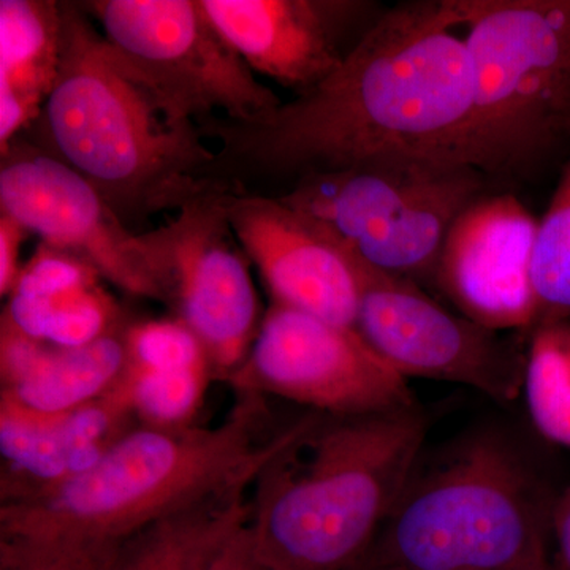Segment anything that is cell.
<instances>
[{
    "instance_id": "obj_1",
    "label": "cell",
    "mask_w": 570,
    "mask_h": 570,
    "mask_svg": "<svg viewBox=\"0 0 570 570\" xmlns=\"http://www.w3.org/2000/svg\"><path fill=\"white\" fill-rule=\"evenodd\" d=\"M463 22L464 0L387 7L316 88L249 121L198 127L217 145L204 178L257 194L266 184L291 190L313 176L396 157L471 164L474 77Z\"/></svg>"
},
{
    "instance_id": "obj_9",
    "label": "cell",
    "mask_w": 570,
    "mask_h": 570,
    "mask_svg": "<svg viewBox=\"0 0 570 570\" xmlns=\"http://www.w3.org/2000/svg\"><path fill=\"white\" fill-rule=\"evenodd\" d=\"M0 151L2 214L124 294L171 305L174 279L157 230L127 227L91 184L28 138L20 135Z\"/></svg>"
},
{
    "instance_id": "obj_24",
    "label": "cell",
    "mask_w": 570,
    "mask_h": 570,
    "mask_svg": "<svg viewBox=\"0 0 570 570\" xmlns=\"http://www.w3.org/2000/svg\"><path fill=\"white\" fill-rule=\"evenodd\" d=\"M116 546L0 540V570H105Z\"/></svg>"
},
{
    "instance_id": "obj_15",
    "label": "cell",
    "mask_w": 570,
    "mask_h": 570,
    "mask_svg": "<svg viewBox=\"0 0 570 570\" xmlns=\"http://www.w3.org/2000/svg\"><path fill=\"white\" fill-rule=\"evenodd\" d=\"M538 225L509 193L483 194L456 217L439 258L436 285L460 314L497 332L534 328L531 261Z\"/></svg>"
},
{
    "instance_id": "obj_3",
    "label": "cell",
    "mask_w": 570,
    "mask_h": 570,
    "mask_svg": "<svg viewBox=\"0 0 570 570\" xmlns=\"http://www.w3.org/2000/svg\"><path fill=\"white\" fill-rule=\"evenodd\" d=\"M58 80L21 137L82 176L127 227L200 194L214 149L124 70L80 2H61Z\"/></svg>"
},
{
    "instance_id": "obj_28",
    "label": "cell",
    "mask_w": 570,
    "mask_h": 570,
    "mask_svg": "<svg viewBox=\"0 0 570 570\" xmlns=\"http://www.w3.org/2000/svg\"><path fill=\"white\" fill-rule=\"evenodd\" d=\"M351 570H396V569L389 568V566L376 564V562L362 560L358 562V564L355 566V568H352Z\"/></svg>"
},
{
    "instance_id": "obj_6",
    "label": "cell",
    "mask_w": 570,
    "mask_h": 570,
    "mask_svg": "<svg viewBox=\"0 0 570 570\" xmlns=\"http://www.w3.org/2000/svg\"><path fill=\"white\" fill-rule=\"evenodd\" d=\"M474 77L466 157L528 179L570 138V0H464Z\"/></svg>"
},
{
    "instance_id": "obj_13",
    "label": "cell",
    "mask_w": 570,
    "mask_h": 570,
    "mask_svg": "<svg viewBox=\"0 0 570 570\" xmlns=\"http://www.w3.org/2000/svg\"><path fill=\"white\" fill-rule=\"evenodd\" d=\"M236 242L261 273L275 305L355 328L360 302L354 254L277 195L225 193Z\"/></svg>"
},
{
    "instance_id": "obj_7",
    "label": "cell",
    "mask_w": 570,
    "mask_h": 570,
    "mask_svg": "<svg viewBox=\"0 0 570 570\" xmlns=\"http://www.w3.org/2000/svg\"><path fill=\"white\" fill-rule=\"evenodd\" d=\"M489 181L464 160L396 157L303 179L277 197L318 220L371 268L436 284L450 228Z\"/></svg>"
},
{
    "instance_id": "obj_11",
    "label": "cell",
    "mask_w": 570,
    "mask_h": 570,
    "mask_svg": "<svg viewBox=\"0 0 570 570\" xmlns=\"http://www.w3.org/2000/svg\"><path fill=\"white\" fill-rule=\"evenodd\" d=\"M355 261L356 333L396 374L464 385L504 403L519 395L527 344L452 313L411 281Z\"/></svg>"
},
{
    "instance_id": "obj_21",
    "label": "cell",
    "mask_w": 570,
    "mask_h": 570,
    "mask_svg": "<svg viewBox=\"0 0 570 570\" xmlns=\"http://www.w3.org/2000/svg\"><path fill=\"white\" fill-rule=\"evenodd\" d=\"M242 487L156 521L112 549L105 570H205L253 517Z\"/></svg>"
},
{
    "instance_id": "obj_23",
    "label": "cell",
    "mask_w": 570,
    "mask_h": 570,
    "mask_svg": "<svg viewBox=\"0 0 570 570\" xmlns=\"http://www.w3.org/2000/svg\"><path fill=\"white\" fill-rule=\"evenodd\" d=\"M531 283L535 325L570 322V159L539 220Z\"/></svg>"
},
{
    "instance_id": "obj_22",
    "label": "cell",
    "mask_w": 570,
    "mask_h": 570,
    "mask_svg": "<svg viewBox=\"0 0 570 570\" xmlns=\"http://www.w3.org/2000/svg\"><path fill=\"white\" fill-rule=\"evenodd\" d=\"M521 392L535 430L570 449V322L535 325L528 333Z\"/></svg>"
},
{
    "instance_id": "obj_4",
    "label": "cell",
    "mask_w": 570,
    "mask_h": 570,
    "mask_svg": "<svg viewBox=\"0 0 570 570\" xmlns=\"http://www.w3.org/2000/svg\"><path fill=\"white\" fill-rule=\"evenodd\" d=\"M425 433L417 409L316 414L255 480V558L266 570L355 568L417 466Z\"/></svg>"
},
{
    "instance_id": "obj_14",
    "label": "cell",
    "mask_w": 570,
    "mask_h": 570,
    "mask_svg": "<svg viewBox=\"0 0 570 570\" xmlns=\"http://www.w3.org/2000/svg\"><path fill=\"white\" fill-rule=\"evenodd\" d=\"M254 73L299 94L335 73L382 9L371 0H202Z\"/></svg>"
},
{
    "instance_id": "obj_2",
    "label": "cell",
    "mask_w": 570,
    "mask_h": 570,
    "mask_svg": "<svg viewBox=\"0 0 570 570\" xmlns=\"http://www.w3.org/2000/svg\"><path fill=\"white\" fill-rule=\"evenodd\" d=\"M314 415L266 438L264 396L239 395L216 426H134L81 474L2 502L0 540L116 546L206 499L254 487Z\"/></svg>"
},
{
    "instance_id": "obj_29",
    "label": "cell",
    "mask_w": 570,
    "mask_h": 570,
    "mask_svg": "<svg viewBox=\"0 0 570 570\" xmlns=\"http://www.w3.org/2000/svg\"><path fill=\"white\" fill-rule=\"evenodd\" d=\"M523 570H550L549 562H546V564L534 566V568H528Z\"/></svg>"
},
{
    "instance_id": "obj_19",
    "label": "cell",
    "mask_w": 570,
    "mask_h": 570,
    "mask_svg": "<svg viewBox=\"0 0 570 570\" xmlns=\"http://www.w3.org/2000/svg\"><path fill=\"white\" fill-rule=\"evenodd\" d=\"M213 377L204 347L178 317L130 322L116 389L140 425L194 426Z\"/></svg>"
},
{
    "instance_id": "obj_5",
    "label": "cell",
    "mask_w": 570,
    "mask_h": 570,
    "mask_svg": "<svg viewBox=\"0 0 570 570\" xmlns=\"http://www.w3.org/2000/svg\"><path fill=\"white\" fill-rule=\"evenodd\" d=\"M551 510L504 439L479 433L419 463L363 560L396 570H523L546 564Z\"/></svg>"
},
{
    "instance_id": "obj_8",
    "label": "cell",
    "mask_w": 570,
    "mask_h": 570,
    "mask_svg": "<svg viewBox=\"0 0 570 570\" xmlns=\"http://www.w3.org/2000/svg\"><path fill=\"white\" fill-rule=\"evenodd\" d=\"M124 70L176 122L249 121L281 105L202 0H86Z\"/></svg>"
},
{
    "instance_id": "obj_10",
    "label": "cell",
    "mask_w": 570,
    "mask_h": 570,
    "mask_svg": "<svg viewBox=\"0 0 570 570\" xmlns=\"http://www.w3.org/2000/svg\"><path fill=\"white\" fill-rule=\"evenodd\" d=\"M224 382L238 395L283 397L326 417L415 409L406 379L355 328L275 303L245 362Z\"/></svg>"
},
{
    "instance_id": "obj_20",
    "label": "cell",
    "mask_w": 570,
    "mask_h": 570,
    "mask_svg": "<svg viewBox=\"0 0 570 570\" xmlns=\"http://www.w3.org/2000/svg\"><path fill=\"white\" fill-rule=\"evenodd\" d=\"M61 51V2H0V149L39 118L58 80Z\"/></svg>"
},
{
    "instance_id": "obj_26",
    "label": "cell",
    "mask_w": 570,
    "mask_h": 570,
    "mask_svg": "<svg viewBox=\"0 0 570 570\" xmlns=\"http://www.w3.org/2000/svg\"><path fill=\"white\" fill-rule=\"evenodd\" d=\"M247 527L225 543L205 570H266L255 558Z\"/></svg>"
},
{
    "instance_id": "obj_18",
    "label": "cell",
    "mask_w": 570,
    "mask_h": 570,
    "mask_svg": "<svg viewBox=\"0 0 570 570\" xmlns=\"http://www.w3.org/2000/svg\"><path fill=\"white\" fill-rule=\"evenodd\" d=\"M80 347H56L0 322V395L39 414H62L110 392L127 358V328Z\"/></svg>"
},
{
    "instance_id": "obj_17",
    "label": "cell",
    "mask_w": 570,
    "mask_h": 570,
    "mask_svg": "<svg viewBox=\"0 0 570 570\" xmlns=\"http://www.w3.org/2000/svg\"><path fill=\"white\" fill-rule=\"evenodd\" d=\"M80 258L39 246L22 266L2 318L22 335L56 347H80L130 321Z\"/></svg>"
},
{
    "instance_id": "obj_16",
    "label": "cell",
    "mask_w": 570,
    "mask_h": 570,
    "mask_svg": "<svg viewBox=\"0 0 570 570\" xmlns=\"http://www.w3.org/2000/svg\"><path fill=\"white\" fill-rule=\"evenodd\" d=\"M135 420L116 385L92 403L55 415L0 395V501H18L81 474L132 430Z\"/></svg>"
},
{
    "instance_id": "obj_12",
    "label": "cell",
    "mask_w": 570,
    "mask_h": 570,
    "mask_svg": "<svg viewBox=\"0 0 570 570\" xmlns=\"http://www.w3.org/2000/svg\"><path fill=\"white\" fill-rule=\"evenodd\" d=\"M225 193L227 186L209 181L171 223L157 228L174 279L176 317L223 381L245 362L265 316L249 258L228 223Z\"/></svg>"
},
{
    "instance_id": "obj_25",
    "label": "cell",
    "mask_w": 570,
    "mask_h": 570,
    "mask_svg": "<svg viewBox=\"0 0 570 570\" xmlns=\"http://www.w3.org/2000/svg\"><path fill=\"white\" fill-rule=\"evenodd\" d=\"M29 234L20 223L0 214V294L9 296L22 272L20 254Z\"/></svg>"
},
{
    "instance_id": "obj_27",
    "label": "cell",
    "mask_w": 570,
    "mask_h": 570,
    "mask_svg": "<svg viewBox=\"0 0 570 570\" xmlns=\"http://www.w3.org/2000/svg\"><path fill=\"white\" fill-rule=\"evenodd\" d=\"M551 524L557 534L562 561L570 570V487L551 508Z\"/></svg>"
}]
</instances>
